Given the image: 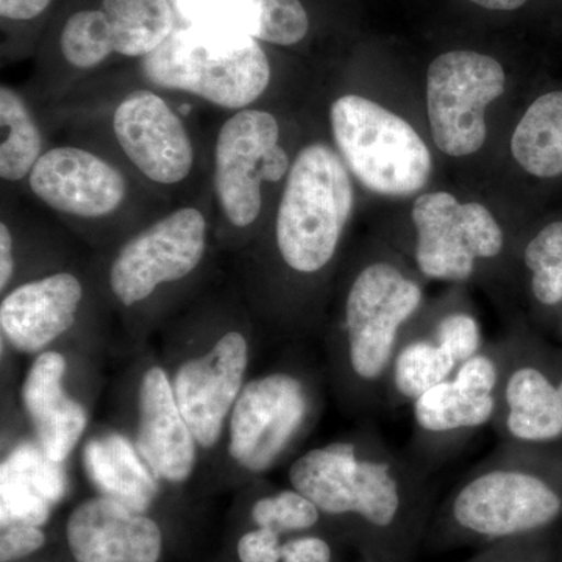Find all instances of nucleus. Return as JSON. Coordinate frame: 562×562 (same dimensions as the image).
I'll return each instance as SVG.
<instances>
[{"label":"nucleus","mask_w":562,"mask_h":562,"mask_svg":"<svg viewBox=\"0 0 562 562\" xmlns=\"http://www.w3.org/2000/svg\"><path fill=\"white\" fill-rule=\"evenodd\" d=\"M288 482L364 562H416L438 503L431 475L369 422L299 454Z\"/></svg>","instance_id":"nucleus-1"},{"label":"nucleus","mask_w":562,"mask_h":562,"mask_svg":"<svg viewBox=\"0 0 562 562\" xmlns=\"http://www.w3.org/2000/svg\"><path fill=\"white\" fill-rule=\"evenodd\" d=\"M561 522L562 447L498 442L436 503L424 549L480 550Z\"/></svg>","instance_id":"nucleus-2"},{"label":"nucleus","mask_w":562,"mask_h":562,"mask_svg":"<svg viewBox=\"0 0 562 562\" xmlns=\"http://www.w3.org/2000/svg\"><path fill=\"white\" fill-rule=\"evenodd\" d=\"M424 308L420 281L391 258L355 269L328 335V372L347 413L386 412L387 379L403 333Z\"/></svg>","instance_id":"nucleus-3"},{"label":"nucleus","mask_w":562,"mask_h":562,"mask_svg":"<svg viewBox=\"0 0 562 562\" xmlns=\"http://www.w3.org/2000/svg\"><path fill=\"white\" fill-rule=\"evenodd\" d=\"M139 79L154 90L190 95L233 113L257 105L272 81L261 41L213 25H177L168 40L138 63Z\"/></svg>","instance_id":"nucleus-4"},{"label":"nucleus","mask_w":562,"mask_h":562,"mask_svg":"<svg viewBox=\"0 0 562 562\" xmlns=\"http://www.w3.org/2000/svg\"><path fill=\"white\" fill-rule=\"evenodd\" d=\"M353 205V181L338 150L321 140L302 147L273 221L277 258L292 279H319L331 268Z\"/></svg>","instance_id":"nucleus-5"},{"label":"nucleus","mask_w":562,"mask_h":562,"mask_svg":"<svg viewBox=\"0 0 562 562\" xmlns=\"http://www.w3.org/2000/svg\"><path fill=\"white\" fill-rule=\"evenodd\" d=\"M292 161L272 111L249 106L228 113L213 144V199L221 224L243 236L260 224L269 190L284 184Z\"/></svg>","instance_id":"nucleus-6"},{"label":"nucleus","mask_w":562,"mask_h":562,"mask_svg":"<svg viewBox=\"0 0 562 562\" xmlns=\"http://www.w3.org/2000/svg\"><path fill=\"white\" fill-rule=\"evenodd\" d=\"M319 376L291 364L244 384L228 419V453L251 475L276 468L308 435L321 414Z\"/></svg>","instance_id":"nucleus-7"},{"label":"nucleus","mask_w":562,"mask_h":562,"mask_svg":"<svg viewBox=\"0 0 562 562\" xmlns=\"http://www.w3.org/2000/svg\"><path fill=\"white\" fill-rule=\"evenodd\" d=\"M336 150L362 187L386 198L420 191L431 173L427 144L409 122L371 99L346 94L330 109Z\"/></svg>","instance_id":"nucleus-8"},{"label":"nucleus","mask_w":562,"mask_h":562,"mask_svg":"<svg viewBox=\"0 0 562 562\" xmlns=\"http://www.w3.org/2000/svg\"><path fill=\"white\" fill-rule=\"evenodd\" d=\"M210 244V221L201 206L183 205L144 225L121 244L106 271L111 297L122 308L149 302L165 286L201 268Z\"/></svg>","instance_id":"nucleus-9"},{"label":"nucleus","mask_w":562,"mask_h":562,"mask_svg":"<svg viewBox=\"0 0 562 562\" xmlns=\"http://www.w3.org/2000/svg\"><path fill=\"white\" fill-rule=\"evenodd\" d=\"M109 128L121 161L146 187L179 190L194 176V136L165 92L144 85L125 91L111 106Z\"/></svg>","instance_id":"nucleus-10"},{"label":"nucleus","mask_w":562,"mask_h":562,"mask_svg":"<svg viewBox=\"0 0 562 562\" xmlns=\"http://www.w3.org/2000/svg\"><path fill=\"white\" fill-rule=\"evenodd\" d=\"M506 338L508 362L492 430L498 442L562 447V346L525 327Z\"/></svg>","instance_id":"nucleus-11"},{"label":"nucleus","mask_w":562,"mask_h":562,"mask_svg":"<svg viewBox=\"0 0 562 562\" xmlns=\"http://www.w3.org/2000/svg\"><path fill=\"white\" fill-rule=\"evenodd\" d=\"M127 166L81 144L47 147L25 187L61 220L103 225L131 210L135 190Z\"/></svg>","instance_id":"nucleus-12"},{"label":"nucleus","mask_w":562,"mask_h":562,"mask_svg":"<svg viewBox=\"0 0 562 562\" xmlns=\"http://www.w3.org/2000/svg\"><path fill=\"white\" fill-rule=\"evenodd\" d=\"M413 260L425 279L465 283L505 254V233L486 206L428 192L413 206Z\"/></svg>","instance_id":"nucleus-13"},{"label":"nucleus","mask_w":562,"mask_h":562,"mask_svg":"<svg viewBox=\"0 0 562 562\" xmlns=\"http://www.w3.org/2000/svg\"><path fill=\"white\" fill-rule=\"evenodd\" d=\"M171 0H101L69 14L58 36L70 72H94L113 58L143 60L176 31Z\"/></svg>","instance_id":"nucleus-14"},{"label":"nucleus","mask_w":562,"mask_h":562,"mask_svg":"<svg viewBox=\"0 0 562 562\" xmlns=\"http://www.w3.org/2000/svg\"><path fill=\"white\" fill-rule=\"evenodd\" d=\"M505 87V69L490 55L450 50L435 58L428 68L427 105L436 146L450 157L482 149L484 113Z\"/></svg>","instance_id":"nucleus-15"},{"label":"nucleus","mask_w":562,"mask_h":562,"mask_svg":"<svg viewBox=\"0 0 562 562\" xmlns=\"http://www.w3.org/2000/svg\"><path fill=\"white\" fill-rule=\"evenodd\" d=\"M422 312V310H420ZM417 314L403 333L387 379L386 409H401L458 368L484 346L482 324L468 308H442L424 319Z\"/></svg>","instance_id":"nucleus-16"},{"label":"nucleus","mask_w":562,"mask_h":562,"mask_svg":"<svg viewBox=\"0 0 562 562\" xmlns=\"http://www.w3.org/2000/svg\"><path fill=\"white\" fill-rule=\"evenodd\" d=\"M249 362V339L241 331L228 330L217 336L209 350L181 362L173 373V394L201 449H214L221 441L247 383Z\"/></svg>","instance_id":"nucleus-17"},{"label":"nucleus","mask_w":562,"mask_h":562,"mask_svg":"<svg viewBox=\"0 0 562 562\" xmlns=\"http://www.w3.org/2000/svg\"><path fill=\"white\" fill-rule=\"evenodd\" d=\"M498 397L469 390L453 379L425 391L412 403L409 458L432 475L454 460L483 428L492 427Z\"/></svg>","instance_id":"nucleus-18"},{"label":"nucleus","mask_w":562,"mask_h":562,"mask_svg":"<svg viewBox=\"0 0 562 562\" xmlns=\"http://www.w3.org/2000/svg\"><path fill=\"white\" fill-rule=\"evenodd\" d=\"M66 542L76 562H160V525L131 506L95 495L70 512Z\"/></svg>","instance_id":"nucleus-19"},{"label":"nucleus","mask_w":562,"mask_h":562,"mask_svg":"<svg viewBox=\"0 0 562 562\" xmlns=\"http://www.w3.org/2000/svg\"><path fill=\"white\" fill-rule=\"evenodd\" d=\"M87 291L69 271L47 273L10 288L0 302V330L14 350L40 355L79 319Z\"/></svg>","instance_id":"nucleus-20"},{"label":"nucleus","mask_w":562,"mask_h":562,"mask_svg":"<svg viewBox=\"0 0 562 562\" xmlns=\"http://www.w3.org/2000/svg\"><path fill=\"white\" fill-rule=\"evenodd\" d=\"M135 447L158 482L183 484L198 464V441L177 403L171 379L154 364L140 375Z\"/></svg>","instance_id":"nucleus-21"},{"label":"nucleus","mask_w":562,"mask_h":562,"mask_svg":"<svg viewBox=\"0 0 562 562\" xmlns=\"http://www.w3.org/2000/svg\"><path fill=\"white\" fill-rule=\"evenodd\" d=\"M68 361L60 351L36 355L21 387V402L36 443L55 462H65L88 427V412L63 386Z\"/></svg>","instance_id":"nucleus-22"},{"label":"nucleus","mask_w":562,"mask_h":562,"mask_svg":"<svg viewBox=\"0 0 562 562\" xmlns=\"http://www.w3.org/2000/svg\"><path fill=\"white\" fill-rule=\"evenodd\" d=\"M190 24L246 33L261 43L290 47L310 32L308 11L301 0H177Z\"/></svg>","instance_id":"nucleus-23"},{"label":"nucleus","mask_w":562,"mask_h":562,"mask_svg":"<svg viewBox=\"0 0 562 562\" xmlns=\"http://www.w3.org/2000/svg\"><path fill=\"white\" fill-rule=\"evenodd\" d=\"M81 464L99 494L146 513L158 495V480L135 442L121 432H105L87 441Z\"/></svg>","instance_id":"nucleus-24"},{"label":"nucleus","mask_w":562,"mask_h":562,"mask_svg":"<svg viewBox=\"0 0 562 562\" xmlns=\"http://www.w3.org/2000/svg\"><path fill=\"white\" fill-rule=\"evenodd\" d=\"M0 179L25 184L47 150L46 135L29 99L5 83L0 87Z\"/></svg>","instance_id":"nucleus-25"},{"label":"nucleus","mask_w":562,"mask_h":562,"mask_svg":"<svg viewBox=\"0 0 562 562\" xmlns=\"http://www.w3.org/2000/svg\"><path fill=\"white\" fill-rule=\"evenodd\" d=\"M516 161L538 179L562 176V91L531 103L512 139Z\"/></svg>","instance_id":"nucleus-26"},{"label":"nucleus","mask_w":562,"mask_h":562,"mask_svg":"<svg viewBox=\"0 0 562 562\" xmlns=\"http://www.w3.org/2000/svg\"><path fill=\"white\" fill-rule=\"evenodd\" d=\"M532 302L542 312L562 308V222L536 233L522 251Z\"/></svg>","instance_id":"nucleus-27"},{"label":"nucleus","mask_w":562,"mask_h":562,"mask_svg":"<svg viewBox=\"0 0 562 562\" xmlns=\"http://www.w3.org/2000/svg\"><path fill=\"white\" fill-rule=\"evenodd\" d=\"M250 516L255 527L271 528L280 536L314 531L325 522L319 508L291 486L262 495L251 505Z\"/></svg>","instance_id":"nucleus-28"},{"label":"nucleus","mask_w":562,"mask_h":562,"mask_svg":"<svg viewBox=\"0 0 562 562\" xmlns=\"http://www.w3.org/2000/svg\"><path fill=\"white\" fill-rule=\"evenodd\" d=\"M554 531L494 543L462 562H562V547L557 546Z\"/></svg>","instance_id":"nucleus-29"},{"label":"nucleus","mask_w":562,"mask_h":562,"mask_svg":"<svg viewBox=\"0 0 562 562\" xmlns=\"http://www.w3.org/2000/svg\"><path fill=\"white\" fill-rule=\"evenodd\" d=\"M46 542V532L38 525L22 522L2 525L0 562L24 560L43 549Z\"/></svg>","instance_id":"nucleus-30"},{"label":"nucleus","mask_w":562,"mask_h":562,"mask_svg":"<svg viewBox=\"0 0 562 562\" xmlns=\"http://www.w3.org/2000/svg\"><path fill=\"white\" fill-rule=\"evenodd\" d=\"M335 547L321 532H302L291 536L281 546V562H333Z\"/></svg>","instance_id":"nucleus-31"},{"label":"nucleus","mask_w":562,"mask_h":562,"mask_svg":"<svg viewBox=\"0 0 562 562\" xmlns=\"http://www.w3.org/2000/svg\"><path fill=\"white\" fill-rule=\"evenodd\" d=\"M283 536L271 528L255 527L244 532L238 541V558L241 562H281Z\"/></svg>","instance_id":"nucleus-32"},{"label":"nucleus","mask_w":562,"mask_h":562,"mask_svg":"<svg viewBox=\"0 0 562 562\" xmlns=\"http://www.w3.org/2000/svg\"><path fill=\"white\" fill-rule=\"evenodd\" d=\"M16 241L9 221L0 222V292L2 295L11 288L16 276Z\"/></svg>","instance_id":"nucleus-33"},{"label":"nucleus","mask_w":562,"mask_h":562,"mask_svg":"<svg viewBox=\"0 0 562 562\" xmlns=\"http://www.w3.org/2000/svg\"><path fill=\"white\" fill-rule=\"evenodd\" d=\"M54 0H0L3 22H32L49 10Z\"/></svg>","instance_id":"nucleus-34"},{"label":"nucleus","mask_w":562,"mask_h":562,"mask_svg":"<svg viewBox=\"0 0 562 562\" xmlns=\"http://www.w3.org/2000/svg\"><path fill=\"white\" fill-rule=\"evenodd\" d=\"M469 2L492 11H514L522 9L528 0H469Z\"/></svg>","instance_id":"nucleus-35"},{"label":"nucleus","mask_w":562,"mask_h":562,"mask_svg":"<svg viewBox=\"0 0 562 562\" xmlns=\"http://www.w3.org/2000/svg\"><path fill=\"white\" fill-rule=\"evenodd\" d=\"M560 336H561V341H562V322H561V333H560Z\"/></svg>","instance_id":"nucleus-36"},{"label":"nucleus","mask_w":562,"mask_h":562,"mask_svg":"<svg viewBox=\"0 0 562 562\" xmlns=\"http://www.w3.org/2000/svg\"><path fill=\"white\" fill-rule=\"evenodd\" d=\"M361 562H364V561H361Z\"/></svg>","instance_id":"nucleus-37"}]
</instances>
